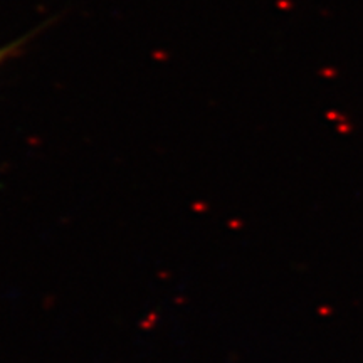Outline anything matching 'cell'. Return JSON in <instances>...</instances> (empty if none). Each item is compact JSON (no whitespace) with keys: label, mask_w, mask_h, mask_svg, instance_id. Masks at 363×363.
<instances>
[{"label":"cell","mask_w":363,"mask_h":363,"mask_svg":"<svg viewBox=\"0 0 363 363\" xmlns=\"http://www.w3.org/2000/svg\"><path fill=\"white\" fill-rule=\"evenodd\" d=\"M12 51H16V45H9L7 49H4V51H0V62H2L4 59H6Z\"/></svg>","instance_id":"6da1fadb"}]
</instances>
